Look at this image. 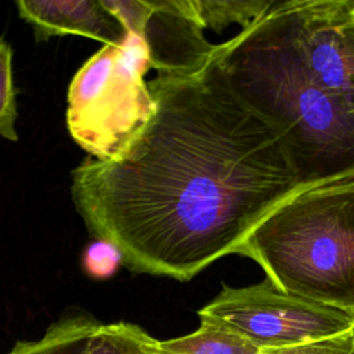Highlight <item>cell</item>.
<instances>
[{
    "label": "cell",
    "instance_id": "5b68a950",
    "mask_svg": "<svg viewBox=\"0 0 354 354\" xmlns=\"http://www.w3.org/2000/svg\"><path fill=\"white\" fill-rule=\"evenodd\" d=\"M198 315L241 335L261 351L353 330L348 310L282 292L267 278L243 288L223 285Z\"/></svg>",
    "mask_w": 354,
    "mask_h": 354
},
{
    "label": "cell",
    "instance_id": "ba28073f",
    "mask_svg": "<svg viewBox=\"0 0 354 354\" xmlns=\"http://www.w3.org/2000/svg\"><path fill=\"white\" fill-rule=\"evenodd\" d=\"M166 354H260L254 344L241 335L209 321H201L199 328L188 335L159 340Z\"/></svg>",
    "mask_w": 354,
    "mask_h": 354
},
{
    "label": "cell",
    "instance_id": "52a82bcc",
    "mask_svg": "<svg viewBox=\"0 0 354 354\" xmlns=\"http://www.w3.org/2000/svg\"><path fill=\"white\" fill-rule=\"evenodd\" d=\"M17 8L33 28L37 41L77 35L104 46H120L129 36L102 0H18Z\"/></svg>",
    "mask_w": 354,
    "mask_h": 354
},
{
    "label": "cell",
    "instance_id": "3957f363",
    "mask_svg": "<svg viewBox=\"0 0 354 354\" xmlns=\"http://www.w3.org/2000/svg\"><path fill=\"white\" fill-rule=\"evenodd\" d=\"M236 254L286 293L354 308V180L299 189L272 207Z\"/></svg>",
    "mask_w": 354,
    "mask_h": 354
},
{
    "label": "cell",
    "instance_id": "9a60e30c",
    "mask_svg": "<svg viewBox=\"0 0 354 354\" xmlns=\"http://www.w3.org/2000/svg\"><path fill=\"white\" fill-rule=\"evenodd\" d=\"M350 313H351V317H353V322H354V308H353V310H350Z\"/></svg>",
    "mask_w": 354,
    "mask_h": 354
},
{
    "label": "cell",
    "instance_id": "5bb4252c",
    "mask_svg": "<svg viewBox=\"0 0 354 354\" xmlns=\"http://www.w3.org/2000/svg\"><path fill=\"white\" fill-rule=\"evenodd\" d=\"M260 354H354V322L353 330L348 333L281 348L263 350Z\"/></svg>",
    "mask_w": 354,
    "mask_h": 354
},
{
    "label": "cell",
    "instance_id": "9c48e42d",
    "mask_svg": "<svg viewBox=\"0 0 354 354\" xmlns=\"http://www.w3.org/2000/svg\"><path fill=\"white\" fill-rule=\"evenodd\" d=\"M82 354H166L159 340L130 322H97Z\"/></svg>",
    "mask_w": 354,
    "mask_h": 354
},
{
    "label": "cell",
    "instance_id": "7a4b0ae2",
    "mask_svg": "<svg viewBox=\"0 0 354 354\" xmlns=\"http://www.w3.org/2000/svg\"><path fill=\"white\" fill-rule=\"evenodd\" d=\"M213 62L272 129L300 189L354 180V0H274Z\"/></svg>",
    "mask_w": 354,
    "mask_h": 354
},
{
    "label": "cell",
    "instance_id": "7c38bea8",
    "mask_svg": "<svg viewBox=\"0 0 354 354\" xmlns=\"http://www.w3.org/2000/svg\"><path fill=\"white\" fill-rule=\"evenodd\" d=\"M17 118V100L12 83V48L0 36V136L6 140H18Z\"/></svg>",
    "mask_w": 354,
    "mask_h": 354
},
{
    "label": "cell",
    "instance_id": "277c9868",
    "mask_svg": "<svg viewBox=\"0 0 354 354\" xmlns=\"http://www.w3.org/2000/svg\"><path fill=\"white\" fill-rule=\"evenodd\" d=\"M151 69L144 40L129 33L120 46H104L73 76L66 124L90 158L116 162L124 156L155 115L144 80Z\"/></svg>",
    "mask_w": 354,
    "mask_h": 354
},
{
    "label": "cell",
    "instance_id": "4fadbf2b",
    "mask_svg": "<svg viewBox=\"0 0 354 354\" xmlns=\"http://www.w3.org/2000/svg\"><path fill=\"white\" fill-rule=\"evenodd\" d=\"M83 270L97 279L112 277L119 266H123V256L120 250L108 241L94 239L86 246L82 256Z\"/></svg>",
    "mask_w": 354,
    "mask_h": 354
},
{
    "label": "cell",
    "instance_id": "30bf717a",
    "mask_svg": "<svg viewBox=\"0 0 354 354\" xmlns=\"http://www.w3.org/2000/svg\"><path fill=\"white\" fill-rule=\"evenodd\" d=\"M95 321L87 315H69L53 324L39 340L18 342L10 354H82Z\"/></svg>",
    "mask_w": 354,
    "mask_h": 354
},
{
    "label": "cell",
    "instance_id": "8fae6325",
    "mask_svg": "<svg viewBox=\"0 0 354 354\" xmlns=\"http://www.w3.org/2000/svg\"><path fill=\"white\" fill-rule=\"evenodd\" d=\"M274 0H192L194 10L203 28L221 32L231 24L242 29L256 22Z\"/></svg>",
    "mask_w": 354,
    "mask_h": 354
},
{
    "label": "cell",
    "instance_id": "6da1fadb",
    "mask_svg": "<svg viewBox=\"0 0 354 354\" xmlns=\"http://www.w3.org/2000/svg\"><path fill=\"white\" fill-rule=\"evenodd\" d=\"M155 115L116 162L72 170L75 207L123 266L187 282L236 253L250 230L299 191L272 129L212 62L148 82Z\"/></svg>",
    "mask_w": 354,
    "mask_h": 354
},
{
    "label": "cell",
    "instance_id": "8992f818",
    "mask_svg": "<svg viewBox=\"0 0 354 354\" xmlns=\"http://www.w3.org/2000/svg\"><path fill=\"white\" fill-rule=\"evenodd\" d=\"M141 37L151 68L162 73L187 75L205 69L217 44L206 40L192 0H147Z\"/></svg>",
    "mask_w": 354,
    "mask_h": 354
}]
</instances>
